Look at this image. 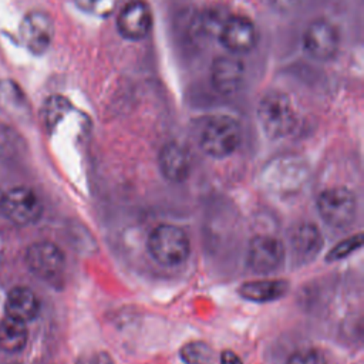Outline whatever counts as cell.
I'll list each match as a JSON object with an SVG mask.
<instances>
[{
	"label": "cell",
	"instance_id": "6da1fadb",
	"mask_svg": "<svg viewBox=\"0 0 364 364\" xmlns=\"http://www.w3.org/2000/svg\"><path fill=\"white\" fill-rule=\"evenodd\" d=\"M146 245L151 257L164 266H178L191 253V242L185 230L169 223L158 225L149 233Z\"/></svg>",
	"mask_w": 364,
	"mask_h": 364
},
{
	"label": "cell",
	"instance_id": "7a4b0ae2",
	"mask_svg": "<svg viewBox=\"0 0 364 364\" xmlns=\"http://www.w3.org/2000/svg\"><path fill=\"white\" fill-rule=\"evenodd\" d=\"M257 118L262 129L272 139L287 136L296 127L293 104L290 98L280 91H272L260 100Z\"/></svg>",
	"mask_w": 364,
	"mask_h": 364
},
{
	"label": "cell",
	"instance_id": "3957f363",
	"mask_svg": "<svg viewBox=\"0 0 364 364\" xmlns=\"http://www.w3.org/2000/svg\"><path fill=\"white\" fill-rule=\"evenodd\" d=\"M240 127L229 115H215L209 118L200 132L199 145L212 158H226L232 155L240 144Z\"/></svg>",
	"mask_w": 364,
	"mask_h": 364
},
{
	"label": "cell",
	"instance_id": "277c9868",
	"mask_svg": "<svg viewBox=\"0 0 364 364\" xmlns=\"http://www.w3.org/2000/svg\"><path fill=\"white\" fill-rule=\"evenodd\" d=\"M317 210L328 226L344 229L354 220L357 200L350 189L344 186H334L318 195Z\"/></svg>",
	"mask_w": 364,
	"mask_h": 364
},
{
	"label": "cell",
	"instance_id": "5b68a950",
	"mask_svg": "<svg viewBox=\"0 0 364 364\" xmlns=\"http://www.w3.org/2000/svg\"><path fill=\"white\" fill-rule=\"evenodd\" d=\"M28 269L43 280H57L63 276L65 257L61 249L51 242L33 243L26 253Z\"/></svg>",
	"mask_w": 364,
	"mask_h": 364
},
{
	"label": "cell",
	"instance_id": "8992f818",
	"mask_svg": "<svg viewBox=\"0 0 364 364\" xmlns=\"http://www.w3.org/2000/svg\"><path fill=\"white\" fill-rule=\"evenodd\" d=\"M284 259L283 243L270 235L255 236L247 247V266L257 274L274 272Z\"/></svg>",
	"mask_w": 364,
	"mask_h": 364
},
{
	"label": "cell",
	"instance_id": "52a82bcc",
	"mask_svg": "<svg viewBox=\"0 0 364 364\" xmlns=\"http://www.w3.org/2000/svg\"><path fill=\"white\" fill-rule=\"evenodd\" d=\"M20 38L33 54H44L53 43L54 23L53 18L40 10L28 11L20 23Z\"/></svg>",
	"mask_w": 364,
	"mask_h": 364
},
{
	"label": "cell",
	"instance_id": "ba28073f",
	"mask_svg": "<svg viewBox=\"0 0 364 364\" xmlns=\"http://www.w3.org/2000/svg\"><path fill=\"white\" fill-rule=\"evenodd\" d=\"M303 46L310 57L321 61L330 60L338 51L340 36L330 21L318 18L307 26L303 36Z\"/></svg>",
	"mask_w": 364,
	"mask_h": 364
},
{
	"label": "cell",
	"instance_id": "9c48e42d",
	"mask_svg": "<svg viewBox=\"0 0 364 364\" xmlns=\"http://www.w3.org/2000/svg\"><path fill=\"white\" fill-rule=\"evenodd\" d=\"M1 209L6 216L17 225L34 223L41 216V202L38 196L28 188H13L3 195Z\"/></svg>",
	"mask_w": 364,
	"mask_h": 364
},
{
	"label": "cell",
	"instance_id": "30bf717a",
	"mask_svg": "<svg viewBox=\"0 0 364 364\" xmlns=\"http://www.w3.org/2000/svg\"><path fill=\"white\" fill-rule=\"evenodd\" d=\"M219 41L235 55L249 53L257 41L255 24L245 16H230L219 31Z\"/></svg>",
	"mask_w": 364,
	"mask_h": 364
},
{
	"label": "cell",
	"instance_id": "8fae6325",
	"mask_svg": "<svg viewBox=\"0 0 364 364\" xmlns=\"http://www.w3.org/2000/svg\"><path fill=\"white\" fill-rule=\"evenodd\" d=\"M152 26V14L148 4L142 0L127 3L117 17V28L127 40L144 38Z\"/></svg>",
	"mask_w": 364,
	"mask_h": 364
},
{
	"label": "cell",
	"instance_id": "7c38bea8",
	"mask_svg": "<svg viewBox=\"0 0 364 364\" xmlns=\"http://www.w3.org/2000/svg\"><path fill=\"white\" fill-rule=\"evenodd\" d=\"M212 85L223 95H230L239 91L245 78V65L235 55H222L212 65Z\"/></svg>",
	"mask_w": 364,
	"mask_h": 364
},
{
	"label": "cell",
	"instance_id": "4fadbf2b",
	"mask_svg": "<svg viewBox=\"0 0 364 364\" xmlns=\"http://www.w3.org/2000/svg\"><path fill=\"white\" fill-rule=\"evenodd\" d=\"M158 164L165 179L175 183L186 181L192 171V159L188 149L176 142L162 146L158 155Z\"/></svg>",
	"mask_w": 364,
	"mask_h": 364
},
{
	"label": "cell",
	"instance_id": "5bb4252c",
	"mask_svg": "<svg viewBox=\"0 0 364 364\" xmlns=\"http://www.w3.org/2000/svg\"><path fill=\"white\" fill-rule=\"evenodd\" d=\"M290 243H291L293 255L301 263H306L314 259L321 250L323 236L316 225L301 223L293 232Z\"/></svg>",
	"mask_w": 364,
	"mask_h": 364
},
{
	"label": "cell",
	"instance_id": "9a60e30c",
	"mask_svg": "<svg viewBox=\"0 0 364 364\" xmlns=\"http://www.w3.org/2000/svg\"><path fill=\"white\" fill-rule=\"evenodd\" d=\"M6 313L9 317L28 321L33 320L40 309L37 296L28 287H13L6 299Z\"/></svg>",
	"mask_w": 364,
	"mask_h": 364
},
{
	"label": "cell",
	"instance_id": "2e32d148",
	"mask_svg": "<svg viewBox=\"0 0 364 364\" xmlns=\"http://www.w3.org/2000/svg\"><path fill=\"white\" fill-rule=\"evenodd\" d=\"M239 294L250 301L256 303H266L280 299L287 291V283L284 280H252L243 283L237 289Z\"/></svg>",
	"mask_w": 364,
	"mask_h": 364
},
{
	"label": "cell",
	"instance_id": "e0dca14e",
	"mask_svg": "<svg viewBox=\"0 0 364 364\" xmlns=\"http://www.w3.org/2000/svg\"><path fill=\"white\" fill-rule=\"evenodd\" d=\"M28 331L26 323L13 317H6L0 321V348L7 353L23 350L27 343Z\"/></svg>",
	"mask_w": 364,
	"mask_h": 364
},
{
	"label": "cell",
	"instance_id": "ac0fdd59",
	"mask_svg": "<svg viewBox=\"0 0 364 364\" xmlns=\"http://www.w3.org/2000/svg\"><path fill=\"white\" fill-rule=\"evenodd\" d=\"M303 175L304 171L301 165L286 162L284 168L283 164H274L266 178L273 186H297L303 179Z\"/></svg>",
	"mask_w": 364,
	"mask_h": 364
},
{
	"label": "cell",
	"instance_id": "d6986e66",
	"mask_svg": "<svg viewBox=\"0 0 364 364\" xmlns=\"http://www.w3.org/2000/svg\"><path fill=\"white\" fill-rule=\"evenodd\" d=\"M26 105L24 94L10 78L0 80V109L4 112L20 111Z\"/></svg>",
	"mask_w": 364,
	"mask_h": 364
},
{
	"label": "cell",
	"instance_id": "ffe728a7",
	"mask_svg": "<svg viewBox=\"0 0 364 364\" xmlns=\"http://www.w3.org/2000/svg\"><path fill=\"white\" fill-rule=\"evenodd\" d=\"M70 101L61 95H51L46 100L43 107L44 122L48 128L55 127L70 111Z\"/></svg>",
	"mask_w": 364,
	"mask_h": 364
},
{
	"label": "cell",
	"instance_id": "44dd1931",
	"mask_svg": "<svg viewBox=\"0 0 364 364\" xmlns=\"http://www.w3.org/2000/svg\"><path fill=\"white\" fill-rule=\"evenodd\" d=\"M179 354L186 364H212L215 357L212 348L203 341L186 343Z\"/></svg>",
	"mask_w": 364,
	"mask_h": 364
},
{
	"label": "cell",
	"instance_id": "7402d4cb",
	"mask_svg": "<svg viewBox=\"0 0 364 364\" xmlns=\"http://www.w3.org/2000/svg\"><path fill=\"white\" fill-rule=\"evenodd\" d=\"M363 243V236L361 235H355L351 237H347L346 240L337 243L327 255V260L328 262H336L340 259L347 257L350 253L355 252Z\"/></svg>",
	"mask_w": 364,
	"mask_h": 364
},
{
	"label": "cell",
	"instance_id": "603a6c76",
	"mask_svg": "<svg viewBox=\"0 0 364 364\" xmlns=\"http://www.w3.org/2000/svg\"><path fill=\"white\" fill-rule=\"evenodd\" d=\"M287 364H327V360L318 350L303 348L293 353L289 357Z\"/></svg>",
	"mask_w": 364,
	"mask_h": 364
},
{
	"label": "cell",
	"instance_id": "cb8c5ba5",
	"mask_svg": "<svg viewBox=\"0 0 364 364\" xmlns=\"http://www.w3.org/2000/svg\"><path fill=\"white\" fill-rule=\"evenodd\" d=\"M78 364H114L111 357L105 353H97L88 358H82Z\"/></svg>",
	"mask_w": 364,
	"mask_h": 364
},
{
	"label": "cell",
	"instance_id": "d4e9b609",
	"mask_svg": "<svg viewBox=\"0 0 364 364\" xmlns=\"http://www.w3.org/2000/svg\"><path fill=\"white\" fill-rule=\"evenodd\" d=\"M220 364H243L239 355L230 350H225L220 354Z\"/></svg>",
	"mask_w": 364,
	"mask_h": 364
},
{
	"label": "cell",
	"instance_id": "484cf974",
	"mask_svg": "<svg viewBox=\"0 0 364 364\" xmlns=\"http://www.w3.org/2000/svg\"><path fill=\"white\" fill-rule=\"evenodd\" d=\"M269 3H270L274 9H277V10H280V11H286V10L291 9V7L297 3V0H269Z\"/></svg>",
	"mask_w": 364,
	"mask_h": 364
},
{
	"label": "cell",
	"instance_id": "4316f807",
	"mask_svg": "<svg viewBox=\"0 0 364 364\" xmlns=\"http://www.w3.org/2000/svg\"><path fill=\"white\" fill-rule=\"evenodd\" d=\"M1 202H3V193L0 192V209H1Z\"/></svg>",
	"mask_w": 364,
	"mask_h": 364
}]
</instances>
